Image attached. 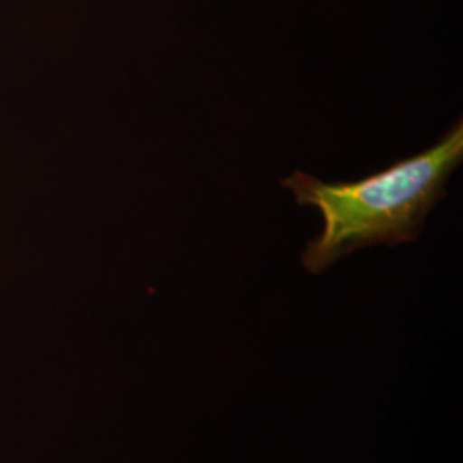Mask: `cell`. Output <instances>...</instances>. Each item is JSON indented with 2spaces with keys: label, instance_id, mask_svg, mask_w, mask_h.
Masks as SVG:
<instances>
[{
  "label": "cell",
  "instance_id": "cell-1",
  "mask_svg": "<svg viewBox=\"0 0 463 463\" xmlns=\"http://www.w3.org/2000/svg\"><path fill=\"white\" fill-rule=\"evenodd\" d=\"M462 160L460 118L434 146L357 183H321L304 172L283 179L300 206H316L325 220L302 256L306 269L321 273L355 249L417 241Z\"/></svg>",
  "mask_w": 463,
  "mask_h": 463
}]
</instances>
